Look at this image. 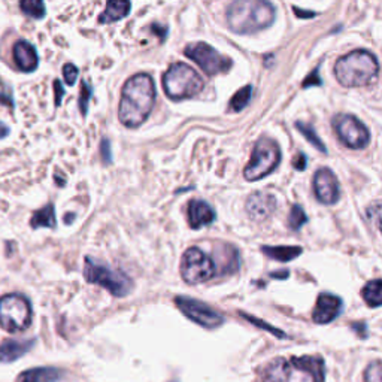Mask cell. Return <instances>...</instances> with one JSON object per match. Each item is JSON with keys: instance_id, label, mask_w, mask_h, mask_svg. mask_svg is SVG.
<instances>
[{"instance_id": "obj_15", "label": "cell", "mask_w": 382, "mask_h": 382, "mask_svg": "<svg viewBox=\"0 0 382 382\" xmlns=\"http://www.w3.org/2000/svg\"><path fill=\"white\" fill-rule=\"evenodd\" d=\"M342 300L330 295V293H323V295L318 296L317 305L314 309L312 318L317 324H328L332 323L335 318H337V315L341 314L342 310Z\"/></svg>"}, {"instance_id": "obj_28", "label": "cell", "mask_w": 382, "mask_h": 382, "mask_svg": "<svg viewBox=\"0 0 382 382\" xmlns=\"http://www.w3.org/2000/svg\"><path fill=\"white\" fill-rule=\"evenodd\" d=\"M92 96H93L92 85L88 84L87 81H83V84H81V93H79V111H81V114L84 115V117L87 115L88 102H90Z\"/></svg>"}, {"instance_id": "obj_30", "label": "cell", "mask_w": 382, "mask_h": 382, "mask_svg": "<svg viewBox=\"0 0 382 382\" xmlns=\"http://www.w3.org/2000/svg\"><path fill=\"white\" fill-rule=\"evenodd\" d=\"M78 75H79V70L75 65L67 63L63 66V78L67 85H74L76 83Z\"/></svg>"}, {"instance_id": "obj_21", "label": "cell", "mask_w": 382, "mask_h": 382, "mask_svg": "<svg viewBox=\"0 0 382 382\" xmlns=\"http://www.w3.org/2000/svg\"><path fill=\"white\" fill-rule=\"evenodd\" d=\"M30 226L33 229H41V227L54 229L57 226L54 205H52V203H48L47 206H43L42 209L34 212L30 220Z\"/></svg>"}, {"instance_id": "obj_3", "label": "cell", "mask_w": 382, "mask_h": 382, "mask_svg": "<svg viewBox=\"0 0 382 382\" xmlns=\"http://www.w3.org/2000/svg\"><path fill=\"white\" fill-rule=\"evenodd\" d=\"M263 382H324V360L308 355L277 360L266 369Z\"/></svg>"}, {"instance_id": "obj_18", "label": "cell", "mask_w": 382, "mask_h": 382, "mask_svg": "<svg viewBox=\"0 0 382 382\" xmlns=\"http://www.w3.org/2000/svg\"><path fill=\"white\" fill-rule=\"evenodd\" d=\"M130 0H108L105 11L99 17V23H115L130 14Z\"/></svg>"}, {"instance_id": "obj_10", "label": "cell", "mask_w": 382, "mask_h": 382, "mask_svg": "<svg viewBox=\"0 0 382 382\" xmlns=\"http://www.w3.org/2000/svg\"><path fill=\"white\" fill-rule=\"evenodd\" d=\"M184 54L199 65L203 72L209 76L224 74L232 67V60L221 56L217 50L205 42L191 43V45L185 47Z\"/></svg>"}, {"instance_id": "obj_27", "label": "cell", "mask_w": 382, "mask_h": 382, "mask_svg": "<svg viewBox=\"0 0 382 382\" xmlns=\"http://www.w3.org/2000/svg\"><path fill=\"white\" fill-rule=\"evenodd\" d=\"M308 223V217L305 211L301 209L299 205H295L291 208L290 217H288V226L291 230H300L301 226Z\"/></svg>"}, {"instance_id": "obj_13", "label": "cell", "mask_w": 382, "mask_h": 382, "mask_svg": "<svg viewBox=\"0 0 382 382\" xmlns=\"http://www.w3.org/2000/svg\"><path fill=\"white\" fill-rule=\"evenodd\" d=\"M314 193L324 205H333L339 199V182L330 169H319L314 176Z\"/></svg>"}, {"instance_id": "obj_25", "label": "cell", "mask_w": 382, "mask_h": 382, "mask_svg": "<svg viewBox=\"0 0 382 382\" xmlns=\"http://www.w3.org/2000/svg\"><path fill=\"white\" fill-rule=\"evenodd\" d=\"M251 97H253V87L245 85L232 97V100H230V109L235 112H241L242 109L246 108L248 103H250Z\"/></svg>"}, {"instance_id": "obj_31", "label": "cell", "mask_w": 382, "mask_h": 382, "mask_svg": "<svg viewBox=\"0 0 382 382\" xmlns=\"http://www.w3.org/2000/svg\"><path fill=\"white\" fill-rule=\"evenodd\" d=\"M0 103L2 105H10L11 109H15V103H14V97H12V90L8 88L6 92H0Z\"/></svg>"}, {"instance_id": "obj_7", "label": "cell", "mask_w": 382, "mask_h": 382, "mask_svg": "<svg viewBox=\"0 0 382 382\" xmlns=\"http://www.w3.org/2000/svg\"><path fill=\"white\" fill-rule=\"evenodd\" d=\"M281 162V149L270 138H260L255 142L250 163L246 165L244 176L248 181H259L272 173Z\"/></svg>"}, {"instance_id": "obj_14", "label": "cell", "mask_w": 382, "mask_h": 382, "mask_svg": "<svg viewBox=\"0 0 382 382\" xmlns=\"http://www.w3.org/2000/svg\"><path fill=\"white\" fill-rule=\"evenodd\" d=\"M245 209L248 217L254 220L255 223H263V221L269 220L277 209V199L270 193L255 191L246 199Z\"/></svg>"}, {"instance_id": "obj_32", "label": "cell", "mask_w": 382, "mask_h": 382, "mask_svg": "<svg viewBox=\"0 0 382 382\" xmlns=\"http://www.w3.org/2000/svg\"><path fill=\"white\" fill-rule=\"evenodd\" d=\"M54 93H56V106H60L61 99H63V96H65V88H63V85H61L59 79H56L54 81Z\"/></svg>"}, {"instance_id": "obj_33", "label": "cell", "mask_w": 382, "mask_h": 382, "mask_svg": "<svg viewBox=\"0 0 382 382\" xmlns=\"http://www.w3.org/2000/svg\"><path fill=\"white\" fill-rule=\"evenodd\" d=\"M309 85H321V79H319L318 76V69H315L312 74H310L306 79H305V83H304V87H309Z\"/></svg>"}, {"instance_id": "obj_4", "label": "cell", "mask_w": 382, "mask_h": 382, "mask_svg": "<svg viewBox=\"0 0 382 382\" xmlns=\"http://www.w3.org/2000/svg\"><path fill=\"white\" fill-rule=\"evenodd\" d=\"M379 65L376 57L366 50L352 51L335 65L336 79L343 87H368L376 81Z\"/></svg>"}, {"instance_id": "obj_29", "label": "cell", "mask_w": 382, "mask_h": 382, "mask_svg": "<svg viewBox=\"0 0 382 382\" xmlns=\"http://www.w3.org/2000/svg\"><path fill=\"white\" fill-rule=\"evenodd\" d=\"M364 381L366 382H382V366H381L379 360L369 364L366 372H364Z\"/></svg>"}, {"instance_id": "obj_19", "label": "cell", "mask_w": 382, "mask_h": 382, "mask_svg": "<svg viewBox=\"0 0 382 382\" xmlns=\"http://www.w3.org/2000/svg\"><path fill=\"white\" fill-rule=\"evenodd\" d=\"M34 342H19L6 341L0 345V363H12L28 352Z\"/></svg>"}, {"instance_id": "obj_24", "label": "cell", "mask_w": 382, "mask_h": 382, "mask_svg": "<svg viewBox=\"0 0 382 382\" xmlns=\"http://www.w3.org/2000/svg\"><path fill=\"white\" fill-rule=\"evenodd\" d=\"M20 10L24 15L34 20H42L47 14L43 0H20Z\"/></svg>"}, {"instance_id": "obj_11", "label": "cell", "mask_w": 382, "mask_h": 382, "mask_svg": "<svg viewBox=\"0 0 382 382\" xmlns=\"http://www.w3.org/2000/svg\"><path fill=\"white\" fill-rule=\"evenodd\" d=\"M333 129L342 144L351 149H363L369 145L370 133L368 127L350 114L336 115Z\"/></svg>"}, {"instance_id": "obj_36", "label": "cell", "mask_w": 382, "mask_h": 382, "mask_svg": "<svg viewBox=\"0 0 382 382\" xmlns=\"http://www.w3.org/2000/svg\"><path fill=\"white\" fill-rule=\"evenodd\" d=\"M11 129L8 124H5L3 121H0V139H5L6 136H10Z\"/></svg>"}, {"instance_id": "obj_34", "label": "cell", "mask_w": 382, "mask_h": 382, "mask_svg": "<svg viewBox=\"0 0 382 382\" xmlns=\"http://www.w3.org/2000/svg\"><path fill=\"white\" fill-rule=\"evenodd\" d=\"M293 166H295V169H297V171H305V167H306V157H305V154L299 153L295 157V160H293Z\"/></svg>"}, {"instance_id": "obj_22", "label": "cell", "mask_w": 382, "mask_h": 382, "mask_svg": "<svg viewBox=\"0 0 382 382\" xmlns=\"http://www.w3.org/2000/svg\"><path fill=\"white\" fill-rule=\"evenodd\" d=\"M262 251L268 257H270V259L287 263L295 260L296 257L301 254V248L300 246H263Z\"/></svg>"}, {"instance_id": "obj_6", "label": "cell", "mask_w": 382, "mask_h": 382, "mask_svg": "<svg viewBox=\"0 0 382 382\" xmlns=\"http://www.w3.org/2000/svg\"><path fill=\"white\" fill-rule=\"evenodd\" d=\"M84 278L87 282L96 284V286L108 290L115 297L127 296L131 290V281L129 277H126V273L114 270L108 266L90 259V257L85 259Z\"/></svg>"}, {"instance_id": "obj_35", "label": "cell", "mask_w": 382, "mask_h": 382, "mask_svg": "<svg viewBox=\"0 0 382 382\" xmlns=\"http://www.w3.org/2000/svg\"><path fill=\"white\" fill-rule=\"evenodd\" d=\"M102 154H103V160H105V163H109L111 162V149H109V142L108 140H103L102 142Z\"/></svg>"}, {"instance_id": "obj_23", "label": "cell", "mask_w": 382, "mask_h": 382, "mask_svg": "<svg viewBox=\"0 0 382 382\" xmlns=\"http://www.w3.org/2000/svg\"><path fill=\"white\" fill-rule=\"evenodd\" d=\"M382 282L381 279H373L364 286L361 295L370 308H379L382 305Z\"/></svg>"}, {"instance_id": "obj_5", "label": "cell", "mask_w": 382, "mask_h": 382, "mask_svg": "<svg viewBox=\"0 0 382 382\" xmlns=\"http://www.w3.org/2000/svg\"><path fill=\"white\" fill-rule=\"evenodd\" d=\"M205 84L193 67L184 63L172 65L163 75L165 93L172 100H182L198 96Z\"/></svg>"}, {"instance_id": "obj_20", "label": "cell", "mask_w": 382, "mask_h": 382, "mask_svg": "<svg viewBox=\"0 0 382 382\" xmlns=\"http://www.w3.org/2000/svg\"><path fill=\"white\" fill-rule=\"evenodd\" d=\"M61 378L59 369L36 368L23 372L17 382H57Z\"/></svg>"}, {"instance_id": "obj_26", "label": "cell", "mask_w": 382, "mask_h": 382, "mask_svg": "<svg viewBox=\"0 0 382 382\" xmlns=\"http://www.w3.org/2000/svg\"><path fill=\"white\" fill-rule=\"evenodd\" d=\"M296 129L304 135L310 144H312L318 151H321V153H327V149H326V145L321 142V139L318 138V135L315 133L314 127L312 126H309V124H305V123H301V121H297L296 123Z\"/></svg>"}, {"instance_id": "obj_16", "label": "cell", "mask_w": 382, "mask_h": 382, "mask_svg": "<svg viewBox=\"0 0 382 382\" xmlns=\"http://www.w3.org/2000/svg\"><path fill=\"white\" fill-rule=\"evenodd\" d=\"M14 61L17 67H19L24 74H32L39 66V56L38 51L30 42L25 39H20L14 43L12 48Z\"/></svg>"}, {"instance_id": "obj_12", "label": "cell", "mask_w": 382, "mask_h": 382, "mask_svg": "<svg viewBox=\"0 0 382 382\" xmlns=\"http://www.w3.org/2000/svg\"><path fill=\"white\" fill-rule=\"evenodd\" d=\"M175 304L187 318H190L191 321L205 328H215L224 323L223 315L200 300L178 296L175 299Z\"/></svg>"}, {"instance_id": "obj_1", "label": "cell", "mask_w": 382, "mask_h": 382, "mask_svg": "<svg viewBox=\"0 0 382 382\" xmlns=\"http://www.w3.org/2000/svg\"><path fill=\"white\" fill-rule=\"evenodd\" d=\"M156 103V87L147 74L131 76L124 84L118 106V118L123 126L135 129L144 124Z\"/></svg>"}, {"instance_id": "obj_8", "label": "cell", "mask_w": 382, "mask_h": 382, "mask_svg": "<svg viewBox=\"0 0 382 382\" xmlns=\"http://www.w3.org/2000/svg\"><path fill=\"white\" fill-rule=\"evenodd\" d=\"M30 301L21 295H6L0 299V326L6 332H24L32 324Z\"/></svg>"}, {"instance_id": "obj_17", "label": "cell", "mask_w": 382, "mask_h": 382, "mask_svg": "<svg viewBox=\"0 0 382 382\" xmlns=\"http://www.w3.org/2000/svg\"><path fill=\"white\" fill-rule=\"evenodd\" d=\"M215 212L206 202L191 200L189 203V223L191 229H200L214 223Z\"/></svg>"}, {"instance_id": "obj_2", "label": "cell", "mask_w": 382, "mask_h": 382, "mask_svg": "<svg viewBox=\"0 0 382 382\" xmlns=\"http://www.w3.org/2000/svg\"><path fill=\"white\" fill-rule=\"evenodd\" d=\"M230 30L239 34L268 29L275 21V8L269 0H233L226 12Z\"/></svg>"}, {"instance_id": "obj_9", "label": "cell", "mask_w": 382, "mask_h": 382, "mask_svg": "<svg viewBox=\"0 0 382 382\" xmlns=\"http://www.w3.org/2000/svg\"><path fill=\"white\" fill-rule=\"evenodd\" d=\"M215 262L199 248L194 246L184 253L181 262V277L187 284L198 286V284L208 282L215 277Z\"/></svg>"}]
</instances>
